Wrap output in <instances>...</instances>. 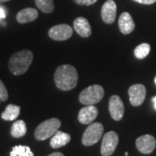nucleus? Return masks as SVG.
I'll return each instance as SVG.
<instances>
[{"instance_id": "obj_1", "label": "nucleus", "mask_w": 156, "mask_h": 156, "mask_svg": "<svg viewBox=\"0 0 156 156\" xmlns=\"http://www.w3.org/2000/svg\"><path fill=\"white\" fill-rule=\"evenodd\" d=\"M54 80L56 87L62 91H69L76 88L78 81L77 70L69 64H64L56 69Z\"/></svg>"}, {"instance_id": "obj_2", "label": "nucleus", "mask_w": 156, "mask_h": 156, "mask_svg": "<svg viewBox=\"0 0 156 156\" xmlns=\"http://www.w3.org/2000/svg\"><path fill=\"white\" fill-rule=\"evenodd\" d=\"M33 61V53L30 50H23L14 53L9 60V69L15 76L26 72Z\"/></svg>"}, {"instance_id": "obj_3", "label": "nucleus", "mask_w": 156, "mask_h": 156, "mask_svg": "<svg viewBox=\"0 0 156 156\" xmlns=\"http://www.w3.org/2000/svg\"><path fill=\"white\" fill-rule=\"evenodd\" d=\"M61 127V122L57 118H50L39 124L35 130V137L38 140H44L52 137Z\"/></svg>"}, {"instance_id": "obj_4", "label": "nucleus", "mask_w": 156, "mask_h": 156, "mask_svg": "<svg viewBox=\"0 0 156 156\" xmlns=\"http://www.w3.org/2000/svg\"><path fill=\"white\" fill-rule=\"evenodd\" d=\"M104 96V89L98 85H91L83 89L79 95V101L83 105H95Z\"/></svg>"}, {"instance_id": "obj_5", "label": "nucleus", "mask_w": 156, "mask_h": 156, "mask_svg": "<svg viewBox=\"0 0 156 156\" xmlns=\"http://www.w3.org/2000/svg\"><path fill=\"white\" fill-rule=\"evenodd\" d=\"M104 128L100 122H94L89 124L83 134L82 142L84 146L89 147L97 143L103 134Z\"/></svg>"}, {"instance_id": "obj_6", "label": "nucleus", "mask_w": 156, "mask_h": 156, "mask_svg": "<svg viewBox=\"0 0 156 156\" xmlns=\"http://www.w3.org/2000/svg\"><path fill=\"white\" fill-rule=\"evenodd\" d=\"M118 141H119V137L115 132L110 131L104 134L101 140V155H112L118 145Z\"/></svg>"}, {"instance_id": "obj_7", "label": "nucleus", "mask_w": 156, "mask_h": 156, "mask_svg": "<svg viewBox=\"0 0 156 156\" xmlns=\"http://www.w3.org/2000/svg\"><path fill=\"white\" fill-rule=\"evenodd\" d=\"M147 90L142 84H134L128 89L129 101L132 106H140L145 100Z\"/></svg>"}, {"instance_id": "obj_8", "label": "nucleus", "mask_w": 156, "mask_h": 156, "mask_svg": "<svg viewBox=\"0 0 156 156\" xmlns=\"http://www.w3.org/2000/svg\"><path fill=\"white\" fill-rule=\"evenodd\" d=\"M72 28L68 24H58L51 27L49 30V36L55 41H64L71 37Z\"/></svg>"}, {"instance_id": "obj_9", "label": "nucleus", "mask_w": 156, "mask_h": 156, "mask_svg": "<svg viewBox=\"0 0 156 156\" xmlns=\"http://www.w3.org/2000/svg\"><path fill=\"white\" fill-rule=\"evenodd\" d=\"M135 144H136L137 149L140 153L144 154H149L155 149L156 140L153 135L145 134V135L140 136L139 138L136 140Z\"/></svg>"}, {"instance_id": "obj_10", "label": "nucleus", "mask_w": 156, "mask_h": 156, "mask_svg": "<svg viewBox=\"0 0 156 156\" xmlns=\"http://www.w3.org/2000/svg\"><path fill=\"white\" fill-rule=\"evenodd\" d=\"M108 109L111 117L115 121H121L124 115V104L119 95H112L109 99Z\"/></svg>"}, {"instance_id": "obj_11", "label": "nucleus", "mask_w": 156, "mask_h": 156, "mask_svg": "<svg viewBox=\"0 0 156 156\" xmlns=\"http://www.w3.org/2000/svg\"><path fill=\"white\" fill-rule=\"evenodd\" d=\"M117 7L114 0H107L101 7V18L103 22L111 24L115 22L116 17Z\"/></svg>"}, {"instance_id": "obj_12", "label": "nucleus", "mask_w": 156, "mask_h": 156, "mask_svg": "<svg viewBox=\"0 0 156 156\" xmlns=\"http://www.w3.org/2000/svg\"><path fill=\"white\" fill-rule=\"evenodd\" d=\"M98 115L97 108L93 105H87L78 113V121L82 124H91Z\"/></svg>"}, {"instance_id": "obj_13", "label": "nucleus", "mask_w": 156, "mask_h": 156, "mask_svg": "<svg viewBox=\"0 0 156 156\" xmlns=\"http://www.w3.org/2000/svg\"><path fill=\"white\" fill-rule=\"evenodd\" d=\"M119 28L124 35L130 34L134 30L135 24L131 15L128 12H123L119 17Z\"/></svg>"}, {"instance_id": "obj_14", "label": "nucleus", "mask_w": 156, "mask_h": 156, "mask_svg": "<svg viewBox=\"0 0 156 156\" xmlns=\"http://www.w3.org/2000/svg\"><path fill=\"white\" fill-rule=\"evenodd\" d=\"M74 30L83 37H88L91 35V26L89 21L83 17H79L75 19L73 23Z\"/></svg>"}, {"instance_id": "obj_15", "label": "nucleus", "mask_w": 156, "mask_h": 156, "mask_svg": "<svg viewBox=\"0 0 156 156\" xmlns=\"http://www.w3.org/2000/svg\"><path fill=\"white\" fill-rule=\"evenodd\" d=\"M38 17V12L33 8L23 9L17 14V21L20 23L32 22Z\"/></svg>"}, {"instance_id": "obj_16", "label": "nucleus", "mask_w": 156, "mask_h": 156, "mask_svg": "<svg viewBox=\"0 0 156 156\" xmlns=\"http://www.w3.org/2000/svg\"><path fill=\"white\" fill-rule=\"evenodd\" d=\"M70 135L62 131H57L56 134L52 136L50 140V147L53 148H59L63 146L67 145L70 141Z\"/></svg>"}, {"instance_id": "obj_17", "label": "nucleus", "mask_w": 156, "mask_h": 156, "mask_svg": "<svg viewBox=\"0 0 156 156\" xmlns=\"http://www.w3.org/2000/svg\"><path fill=\"white\" fill-rule=\"evenodd\" d=\"M20 107L15 104H9L6 107L5 110L2 113L1 117L5 121H14L20 115Z\"/></svg>"}, {"instance_id": "obj_18", "label": "nucleus", "mask_w": 156, "mask_h": 156, "mask_svg": "<svg viewBox=\"0 0 156 156\" xmlns=\"http://www.w3.org/2000/svg\"><path fill=\"white\" fill-rule=\"evenodd\" d=\"M27 132V128L26 124L22 120L16 121L12 124L11 129V134L14 138H20L25 135Z\"/></svg>"}, {"instance_id": "obj_19", "label": "nucleus", "mask_w": 156, "mask_h": 156, "mask_svg": "<svg viewBox=\"0 0 156 156\" xmlns=\"http://www.w3.org/2000/svg\"><path fill=\"white\" fill-rule=\"evenodd\" d=\"M10 156H34V154L28 146L19 145L12 148Z\"/></svg>"}, {"instance_id": "obj_20", "label": "nucleus", "mask_w": 156, "mask_h": 156, "mask_svg": "<svg viewBox=\"0 0 156 156\" xmlns=\"http://www.w3.org/2000/svg\"><path fill=\"white\" fill-rule=\"evenodd\" d=\"M151 50V46L148 44H140L134 49V54L136 58L138 59H143L149 54Z\"/></svg>"}, {"instance_id": "obj_21", "label": "nucleus", "mask_w": 156, "mask_h": 156, "mask_svg": "<svg viewBox=\"0 0 156 156\" xmlns=\"http://www.w3.org/2000/svg\"><path fill=\"white\" fill-rule=\"evenodd\" d=\"M36 5L39 10L44 13H51L54 11V3L53 0H35Z\"/></svg>"}, {"instance_id": "obj_22", "label": "nucleus", "mask_w": 156, "mask_h": 156, "mask_svg": "<svg viewBox=\"0 0 156 156\" xmlns=\"http://www.w3.org/2000/svg\"><path fill=\"white\" fill-rule=\"evenodd\" d=\"M0 97H1V101H5L9 97L7 89L1 80H0Z\"/></svg>"}, {"instance_id": "obj_23", "label": "nucleus", "mask_w": 156, "mask_h": 156, "mask_svg": "<svg viewBox=\"0 0 156 156\" xmlns=\"http://www.w3.org/2000/svg\"><path fill=\"white\" fill-rule=\"evenodd\" d=\"M74 2L76 4L79 5L89 6L94 5L95 3H96L97 0H74Z\"/></svg>"}, {"instance_id": "obj_24", "label": "nucleus", "mask_w": 156, "mask_h": 156, "mask_svg": "<svg viewBox=\"0 0 156 156\" xmlns=\"http://www.w3.org/2000/svg\"><path fill=\"white\" fill-rule=\"evenodd\" d=\"M134 1L140 4H143V5H152L156 2V0H134Z\"/></svg>"}, {"instance_id": "obj_25", "label": "nucleus", "mask_w": 156, "mask_h": 156, "mask_svg": "<svg viewBox=\"0 0 156 156\" xmlns=\"http://www.w3.org/2000/svg\"><path fill=\"white\" fill-rule=\"evenodd\" d=\"M6 17V13L5 9L3 7H0V20L3 19V18H5Z\"/></svg>"}, {"instance_id": "obj_26", "label": "nucleus", "mask_w": 156, "mask_h": 156, "mask_svg": "<svg viewBox=\"0 0 156 156\" xmlns=\"http://www.w3.org/2000/svg\"><path fill=\"white\" fill-rule=\"evenodd\" d=\"M48 156H64L62 153L60 152H56V153H52V154H50V155Z\"/></svg>"}, {"instance_id": "obj_27", "label": "nucleus", "mask_w": 156, "mask_h": 156, "mask_svg": "<svg viewBox=\"0 0 156 156\" xmlns=\"http://www.w3.org/2000/svg\"><path fill=\"white\" fill-rule=\"evenodd\" d=\"M152 101H153V102H154V108H155L156 110V95L152 98Z\"/></svg>"}, {"instance_id": "obj_28", "label": "nucleus", "mask_w": 156, "mask_h": 156, "mask_svg": "<svg viewBox=\"0 0 156 156\" xmlns=\"http://www.w3.org/2000/svg\"><path fill=\"white\" fill-rule=\"evenodd\" d=\"M8 1H11V0H0V3H4V2H8Z\"/></svg>"}, {"instance_id": "obj_29", "label": "nucleus", "mask_w": 156, "mask_h": 156, "mask_svg": "<svg viewBox=\"0 0 156 156\" xmlns=\"http://www.w3.org/2000/svg\"><path fill=\"white\" fill-rule=\"evenodd\" d=\"M125 155L128 156V152H126V153H125Z\"/></svg>"}, {"instance_id": "obj_30", "label": "nucleus", "mask_w": 156, "mask_h": 156, "mask_svg": "<svg viewBox=\"0 0 156 156\" xmlns=\"http://www.w3.org/2000/svg\"><path fill=\"white\" fill-rule=\"evenodd\" d=\"M154 82H155V84H156V77H155V79H154Z\"/></svg>"}, {"instance_id": "obj_31", "label": "nucleus", "mask_w": 156, "mask_h": 156, "mask_svg": "<svg viewBox=\"0 0 156 156\" xmlns=\"http://www.w3.org/2000/svg\"><path fill=\"white\" fill-rule=\"evenodd\" d=\"M0 100H1V97H0Z\"/></svg>"}]
</instances>
